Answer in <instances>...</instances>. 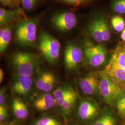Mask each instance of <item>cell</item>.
Returning a JSON list of instances; mask_svg holds the SVG:
<instances>
[{
	"label": "cell",
	"instance_id": "6da1fadb",
	"mask_svg": "<svg viewBox=\"0 0 125 125\" xmlns=\"http://www.w3.org/2000/svg\"><path fill=\"white\" fill-rule=\"evenodd\" d=\"M13 67L20 75L31 76L39 66V58L34 54L28 52H17L12 57Z\"/></svg>",
	"mask_w": 125,
	"mask_h": 125
},
{
	"label": "cell",
	"instance_id": "7a4b0ae2",
	"mask_svg": "<svg viewBox=\"0 0 125 125\" xmlns=\"http://www.w3.org/2000/svg\"><path fill=\"white\" fill-rule=\"evenodd\" d=\"M39 21L36 18L25 19L18 22L15 28V37L18 43L31 46L37 40Z\"/></svg>",
	"mask_w": 125,
	"mask_h": 125
},
{
	"label": "cell",
	"instance_id": "3957f363",
	"mask_svg": "<svg viewBox=\"0 0 125 125\" xmlns=\"http://www.w3.org/2000/svg\"><path fill=\"white\" fill-rule=\"evenodd\" d=\"M38 45L44 57L50 64L57 62L61 49V44L58 39L47 32L41 31Z\"/></svg>",
	"mask_w": 125,
	"mask_h": 125
},
{
	"label": "cell",
	"instance_id": "277c9868",
	"mask_svg": "<svg viewBox=\"0 0 125 125\" xmlns=\"http://www.w3.org/2000/svg\"><path fill=\"white\" fill-rule=\"evenodd\" d=\"M87 30L93 39L99 43L107 41L111 37L108 21L103 14L97 15L91 20Z\"/></svg>",
	"mask_w": 125,
	"mask_h": 125
},
{
	"label": "cell",
	"instance_id": "5b68a950",
	"mask_svg": "<svg viewBox=\"0 0 125 125\" xmlns=\"http://www.w3.org/2000/svg\"><path fill=\"white\" fill-rule=\"evenodd\" d=\"M84 54L87 62L92 67H99L106 61L107 50L105 45L101 43L97 45L86 43Z\"/></svg>",
	"mask_w": 125,
	"mask_h": 125
},
{
	"label": "cell",
	"instance_id": "8992f818",
	"mask_svg": "<svg viewBox=\"0 0 125 125\" xmlns=\"http://www.w3.org/2000/svg\"><path fill=\"white\" fill-rule=\"evenodd\" d=\"M124 92L109 78L102 75L99 81V93L106 103L112 104L120 98Z\"/></svg>",
	"mask_w": 125,
	"mask_h": 125
},
{
	"label": "cell",
	"instance_id": "52a82bcc",
	"mask_svg": "<svg viewBox=\"0 0 125 125\" xmlns=\"http://www.w3.org/2000/svg\"><path fill=\"white\" fill-rule=\"evenodd\" d=\"M54 27L61 31H68L73 29L77 24V18L72 12H62L57 13L51 19Z\"/></svg>",
	"mask_w": 125,
	"mask_h": 125
},
{
	"label": "cell",
	"instance_id": "ba28073f",
	"mask_svg": "<svg viewBox=\"0 0 125 125\" xmlns=\"http://www.w3.org/2000/svg\"><path fill=\"white\" fill-rule=\"evenodd\" d=\"M123 91H125V69L118 66L110 59L102 72Z\"/></svg>",
	"mask_w": 125,
	"mask_h": 125
},
{
	"label": "cell",
	"instance_id": "9c48e42d",
	"mask_svg": "<svg viewBox=\"0 0 125 125\" xmlns=\"http://www.w3.org/2000/svg\"><path fill=\"white\" fill-rule=\"evenodd\" d=\"M83 57V51L78 46L73 44L67 45L64 52L65 67L70 71L75 69L81 62Z\"/></svg>",
	"mask_w": 125,
	"mask_h": 125
},
{
	"label": "cell",
	"instance_id": "30bf717a",
	"mask_svg": "<svg viewBox=\"0 0 125 125\" xmlns=\"http://www.w3.org/2000/svg\"><path fill=\"white\" fill-rule=\"evenodd\" d=\"M99 112L97 103L90 99L83 100L80 103L78 107V115L83 121H89L95 118Z\"/></svg>",
	"mask_w": 125,
	"mask_h": 125
},
{
	"label": "cell",
	"instance_id": "8fae6325",
	"mask_svg": "<svg viewBox=\"0 0 125 125\" xmlns=\"http://www.w3.org/2000/svg\"><path fill=\"white\" fill-rule=\"evenodd\" d=\"M99 81L94 74H90L81 78L78 82L79 86L86 95H95L99 93Z\"/></svg>",
	"mask_w": 125,
	"mask_h": 125
},
{
	"label": "cell",
	"instance_id": "7c38bea8",
	"mask_svg": "<svg viewBox=\"0 0 125 125\" xmlns=\"http://www.w3.org/2000/svg\"><path fill=\"white\" fill-rule=\"evenodd\" d=\"M31 76L16 74L13 79V87L16 94L26 95L31 91L33 86Z\"/></svg>",
	"mask_w": 125,
	"mask_h": 125
},
{
	"label": "cell",
	"instance_id": "4fadbf2b",
	"mask_svg": "<svg viewBox=\"0 0 125 125\" xmlns=\"http://www.w3.org/2000/svg\"><path fill=\"white\" fill-rule=\"evenodd\" d=\"M56 83V78L53 74L47 71L41 72L36 78V88L45 92H49L53 89Z\"/></svg>",
	"mask_w": 125,
	"mask_h": 125
},
{
	"label": "cell",
	"instance_id": "5bb4252c",
	"mask_svg": "<svg viewBox=\"0 0 125 125\" xmlns=\"http://www.w3.org/2000/svg\"><path fill=\"white\" fill-rule=\"evenodd\" d=\"M57 102L53 94L45 92L36 98L33 101V106L38 110L46 111L53 108Z\"/></svg>",
	"mask_w": 125,
	"mask_h": 125
},
{
	"label": "cell",
	"instance_id": "9a60e30c",
	"mask_svg": "<svg viewBox=\"0 0 125 125\" xmlns=\"http://www.w3.org/2000/svg\"><path fill=\"white\" fill-rule=\"evenodd\" d=\"M12 108L14 115L18 119H25L29 115L28 108L21 99H13L12 103Z\"/></svg>",
	"mask_w": 125,
	"mask_h": 125
},
{
	"label": "cell",
	"instance_id": "2e32d148",
	"mask_svg": "<svg viewBox=\"0 0 125 125\" xmlns=\"http://www.w3.org/2000/svg\"><path fill=\"white\" fill-rule=\"evenodd\" d=\"M20 10L7 9L1 8L0 9V25L3 26L9 24L17 18L20 14Z\"/></svg>",
	"mask_w": 125,
	"mask_h": 125
},
{
	"label": "cell",
	"instance_id": "e0dca14e",
	"mask_svg": "<svg viewBox=\"0 0 125 125\" xmlns=\"http://www.w3.org/2000/svg\"><path fill=\"white\" fill-rule=\"evenodd\" d=\"M12 38L11 28L5 27L0 29V52L3 53L7 49Z\"/></svg>",
	"mask_w": 125,
	"mask_h": 125
},
{
	"label": "cell",
	"instance_id": "ac0fdd59",
	"mask_svg": "<svg viewBox=\"0 0 125 125\" xmlns=\"http://www.w3.org/2000/svg\"><path fill=\"white\" fill-rule=\"evenodd\" d=\"M75 91L71 86L64 85L59 87L54 91L53 93L57 104L75 92Z\"/></svg>",
	"mask_w": 125,
	"mask_h": 125
},
{
	"label": "cell",
	"instance_id": "d6986e66",
	"mask_svg": "<svg viewBox=\"0 0 125 125\" xmlns=\"http://www.w3.org/2000/svg\"><path fill=\"white\" fill-rule=\"evenodd\" d=\"M76 99L77 94L75 92L61 103L59 107L64 115L69 116L71 115L76 103Z\"/></svg>",
	"mask_w": 125,
	"mask_h": 125
},
{
	"label": "cell",
	"instance_id": "ffe728a7",
	"mask_svg": "<svg viewBox=\"0 0 125 125\" xmlns=\"http://www.w3.org/2000/svg\"><path fill=\"white\" fill-rule=\"evenodd\" d=\"M110 60L125 69V47L119 46L113 52Z\"/></svg>",
	"mask_w": 125,
	"mask_h": 125
},
{
	"label": "cell",
	"instance_id": "44dd1931",
	"mask_svg": "<svg viewBox=\"0 0 125 125\" xmlns=\"http://www.w3.org/2000/svg\"><path fill=\"white\" fill-rule=\"evenodd\" d=\"M34 125H62L60 121L51 116H44L35 122Z\"/></svg>",
	"mask_w": 125,
	"mask_h": 125
},
{
	"label": "cell",
	"instance_id": "7402d4cb",
	"mask_svg": "<svg viewBox=\"0 0 125 125\" xmlns=\"http://www.w3.org/2000/svg\"><path fill=\"white\" fill-rule=\"evenodd\" d=\"M111 24L114 29L117 31H122L125 28V22L123 18L115 16L111 19Z\"/></svg>",
	"mask_w": 125,
	"mask_h": 125
},
{
	"label": "cell",
	"instance_id": "603a6c76",
	"mask_svg": "<svg viewBox=\"0 0 125 125\" xmlns=\"http://www.w3.org/2000/svg\"><path fill=\"white\" fill-rule=\"evenodd\" d=\"M114 10L117 13L125 14V0H116L112 5Z\"/></svg>",
	"mask_w": 125,
	"mask_h": 125
},
{
	"label": "cell",
	"instance_id": "cb8c5ba5",
	"mask_svg": "<svg viewBox=\"0 0 125 125\" xmlns=\"http://www.w3.org/2000/svg\"><path fill=\"white\" fill-rule=\"evenodd\" d=\"M117 109L121 115H125V94H123L118 100L117 103Z\"/></svg>",
	"mask_w": 125,
	"mask_h": 125
},
{
	"label": "cell",
	"instance_id": "d4e9b609",
	"mask_svg": "<svg viewBox=\"0 0 125 125\" xmlns=\"http://www.w3.org/2000/svg\"><path fill=\"white\" fill-rule=\"evenodd\" d=\"M1 3L5 7L18 8L21 3V0H0Z\"/></svg>",
	"mask_w": 125,
	"mask_h": 125
},
{
	"label": "cell",
	"instance_id": "484cf974",
	"mask_svg": "<svg viewBox=\"0 0 125 125\" xmlns=\"http://www.w3.org/2000/svg\"><path fill=\"white\" fill-rule=\"evenodd\" d=\"M38 0H21L23 7L26 10L32 9L36 4Z\"/></svg>",
	"mask_w": 125,
	"mask_h": 125
},
{
	"label": "cell",
	"instance_id": "4316f807",
	"mask_svg": "<svg viewBox=\"0 0 125 125\" xmlns=\"http://www.w3.org/2000/svg\"><path fill=\"white\" fill-rule=\"evenodd\" d=\"M9 116L8 107L6 105L0 106V121L2 122L7 120Z\"/></svg>",
	"mask_w": 125,
	"mask_h": 125
},
{
	"label": "cell",
	"instance_id": "83f0119b",
	"mask_svg": "<svg viewBox=\"0 0 125 125\" xmlns=\"http://www.w3.org/2000/svg\"><path fill=\"white\" fill-rule=\"evenodd\" d=\"M108 112H105L91 125H106L107 121Z\"/></svg>",
	"mask_w": 125,
	"mask_h": 125
},
{
	"label": "cell",
	"instance_id": "f1b7e54d",
	"mask_svg": "<svg viewBox=\"0 0 125 125\" xmlns=\"http://www.w3.org/2000/svg\"><path fill=\"white\" fill-rule=\"evenodd\" d=\"M62 2L74 6H78L81 5L85 3L90 0H60Z\"/></svg>",
	"mask_w": 125,
	"mask_h": 125
},
{
	"label": "cell",
	"instance_id": "f546056e",
	"mask_svg": "<svg viewBox=\"0 0 125 125\" xmlns=\"http://www.w3.org/2000/svg\"><path fill=\"white\" fill-rule=\"evenodd\" d=\"M6 92L5 89H1L0 91V106L6 105Z\"/></svg>",
	"mask_w": 125,
	"mask_h": 125
},
{
	"label": "cell",
	"instance_id": "4dcf8cb0",
	"mask_svg": "<svg viewBox=\"0 0 125 125\" xmlns=\"http://www.w3.org/2000/svg\"><path fill=\"white\" fill-rule=\"evenodd\" d=\"M116 121L114 116L110 113L108 112L107 115V121L106 125H115Z\"/></svg>",
	"mask_w": 125,
	"mask_h": 125
},
{
	"label": "cell",
	"instance_id": "1f68e13d",
	"mask_svg": "<svg viewBox=\"0 0 125 125\" xmlns=\"http://www.w3.org/2000/svg\"><path fill=\"white\" fill-rule=\"evenodd\" d=\"M4 78V73L1 68L0 69V83H1Z\"/></svg>",
	"mask_w": 125,
	"mask_h": 125
},
{
	"label": "cell",
	"instance_id": "d6a6232c",
	"mask_svg": "<svg viewBox=\"0 0 125 125\" xmlns=\"http://www.w3.org/2000/svg\"><path fill=\"white\" fill-rule=\"evenodd\" d=\"M121 38L122 40L125 42V28H124V29L121 32Z\"/></svg>",
	"mask_w": 125,
	"mask_h": 125
},
{
	"label": "cell",
	"instance_id": "836d02e7",
	"mask_svg": "<svg viewBox=\"0 0 125 125\" xmlns=\"http://www.w3.org/2000/svg\"><path fill=\"white\" fill-rule=\"evenodd\" d=\"M20 125V124H19L18 123H17L15 121H12L10 123H9V125Z\"/></svg>",
	"mask_w": 125,
	"mask_h": 125
},
{
	"label": "cell",
	"instance_id": "e575fe53",
	"mask_svg": "<svg viewBox=\"0 0 125 125\" xmlns=\"http://www.w3.org/2000/svg\"><path fill=\"white\" fill-rule=\"evenodd\" d=\"M0 125H6L5 123H3V122H1L0 123Z\"/></svg>",
	"mask_w": 125,
	"mask_h": 125
}]
</instances>
